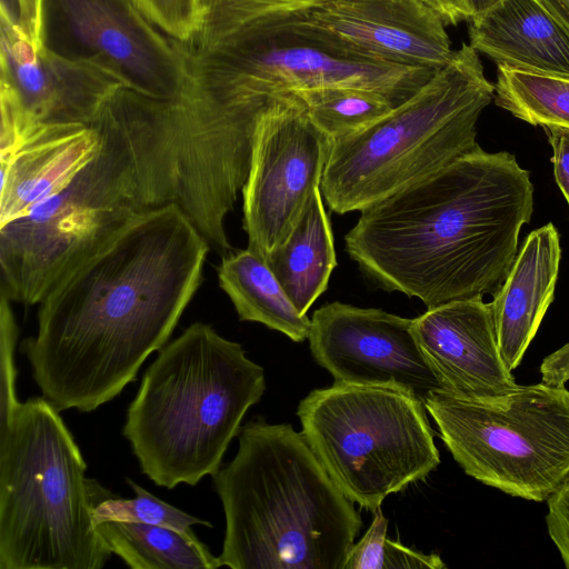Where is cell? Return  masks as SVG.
<instances>
[{
  "instance_id": "obj_1",
  "label": "cell",
  "mask_w": 569,
  "mask_h": 569,
  "mask_svg": "<svg viewBox=\"0 0 569 569\" xmlns=\"http://www.w3.org/2000/svg\"><path fill=\"white\" fill-rule=\"evenodd\" d=\"M210 247L176 203L149 210L69 269L21 343L59 411L91 412L136 380L197 292Z\"/></svg>"
},
{
  "instance_id": "obj_2",
  "label": "cell",
  "mask_w": 569,
  "mask_h": 569,
  "mask_svg": "<svg viewBox=\"0 0 569 569\" xmlns=\"http://www.w3.org/2000/svg\"><path fill=\"white\" fill-rule=\"evenodd\" d=\"M533 212L529 171L479 146L360 211L346 250L362 274L427 309L493 296Z\"/></svg>"
},
{
  "instance_id": "obj_3",
  "label": "cell",
  "mask_w": 569,
  "mask_h": 569,
  "mask_svg": "<svg viewBox=\"0 0 569 569\" xmlns=\"http://www.w3.org/2000/svg\"><path fill=\"white\" fill-rule=\"evenodd\" d=\"M94 158L58 194L0 226V293L39 303L76 263L140 214L180 206L187 173V120L179 99L120 86L90 124Z\"/></svg>"
},
{
  "instance_id": "obj_4",
  "label": "cell",
  "mask_w": 569,
  "mask_h": 569,
  "mask_svg": "<svg viewBox=\"0 0 569 569\" xmlns=\"http://www.w3.org/2000/svg\"><path fill=\"white\" fill-rule=\"evenodd\" d=\"M212 476L231 569H345L362 526L353 502L291 425L250 420Z\"/></svg>"
},
{
  "instance_id": "obj_5",
  "label": "cell",
  "mask_w": 569,
  "mask_h": 569,
  "mask_svg": "<svg viewBox=\"0 0 569 569\" xmlns=\"http://www.w3.org/2000/svg\"><path fill=\"white\" fill-rule=\"evenodd\" d=\"M264 390L263 368L240 343L194 322L146 370L122 433L157 486H196L219 471L246 412Z\"/></svg>"
},
{
  "instance_id": "obj_6",
  "label": "cell",
  "mask_w": 569,
  "mask_h": 569,
  "mask_svg": "<svg viewBox=\"0 0 569 569\" xmlns=\"http://www.w3.org/2000/svg\"><path fill=\"white\" fill-rule=\"evenodd\" d=\"M87 465L59 410L21 402L0 428V569H101Z\"/></svg>"
},
{
  "instance_id": "obj_7",
  "label": "cell",
  "mask_w": 569,
  "mask_h": 569,
  "mask_svg": "<svg viewBox=\"0 0 569 569\" xmlns=\"http://www.w3.org/2000/svg\"><path fill=\"white\" fill-rule=\"evenodd\" d=\"M495 86L463 43L407 101L366 130L333 141L320 183L331 211H361L472 151Z\"/></svg>"
},
{
  "instance_id": "obj_8",
  "label": "cell",
  "mask_w": 569,
  "mask_h": 569,
  "mask_svg": "<svg viewBox=\"0 0 569 569\" xmlns=\"http://www.w3.org/2000/svg\"><path fill=\"white\" fill-rule=\"evenodd\" d=\"M461 469L511 497L542 502L569 477V390L539 382L425 401Z\"/></svg>"
},
{
  "instance_id": "obj_9",
  "label": "cell",
  "mask_w": 569,
  "mask_h": 569,
  "mask_svg": "<svg viewBox=\"0 0 569 569\" xmlns=\"http://www.w3.org/2000/svg\"><path fill=\"white\" fill-rule=\"evenodd\" d=\"M297 416L337 487L372 512L440 462L425 403L399 390L335 382L305 397Z\"/></svg>"
},
{
  "instance_id": "obj_10",
  "label": "cell",
  "mask_w": 569,
  "mask_h": 569,
  "mask_svg": "<svg viewBox=\"0 0 569 569\" xmlns=\"http://www.w3.org/2000/svg\"><path fill=\"white\" fill-rule=\"evenodd\" d=\"M188 50L198 77L239 101L350 87L381 93L398 107L436 72L353 52L310 24L303 12L261 20Z\"/></svg>"
},
{
  "instance_id": "obj_11",
  "label": "cell",
  "mask_w": 569,
  "mask_h": 569,
  "mask_svg": "<svg viewBox=\"0 0 569 569\" xmlns=\"http://www.w3.org/2000/svg\"><path fill=\"white\" fill-rule=\"evenodd\" d=\"M39 47L153 98L176 97L187 77L186 43L161 33L131 0H41Z\"/></svg>"
},
{
  "instance_id": "obj_12",
  "label": "cell",
  "mask_w": 569,
  "mask_h": 569,
  "mask_svg": "<svg viewBox=\"0 0 569 569\" xmlns=\"http://www.w3.org/2000/svg\"><path fill=\"white\" fill-rule=\"evenodd\" d=\"M332 142L295 93L277 97L263 111L241 191L249 249L266 259L286 240L320 188Z\"/></svg>"
},
{
  "instance_id": "obj_13",
  "label": "cell",
  "mask_w": 569,
  "mask_h": 569,
  "mask_svg": "<svg viewBox=\"0 0 569 569\" xmlns=\"http://www.w3.org/2000/svg\"><path fill=\"white\" fill-rule=\"evenodd\" d=\"M412 321L381 309L330 302L313 312L310 350L336 383L395 389L425 403L443 388L419 347Z\"/></svg>"
},
{
  "instance_id": "obj_14",
  "label": "cell",
  "mask_w": 569,
  "mask_h": 569,
  "mask_svg": "<svg viewBox=\"0 0 569 569\" xmlns=\"http://www.w3.org/2000/svg\"><path fill=\"white\" fill-rule=\"evenodd\" d=\"M1 21V110L26 137L46 124H90L120 84L93 67L58 57Z\"/></svg>"
},
{
  "instance_id": "obj_15",
  "label": "cell",
  "mask_w": 569,
  "mask_h": 569,
  "mask_svg": "<svg viewBox=\"0 0 569 569\" xmlns=\"http://www.w3.org/2000/svg\"><path fill=\"white\" fill-rule=\"evenodd\" d=\"M303 17L340 46L387 63L437 71L453 54L446 23L419 0H325Z\"/></svg>"
},
{
  "instance_id": "obj_16",
  "label": "cell",
  "mask_w": 569,
  "mask_h": 569,
  "mask_svg": "<svg viewBox=\"0 0 569 569\" xmlns=\"http://www.w3.org/2000/svg\"><path fill=\"white\" fill-rule=\"evenodd\" d=\"M412 329L445 391L482 397L517 385L500 351L491 302L481 297L428 308Z\"/></svg>"
},
{
  "instance_id": "obj_17",
  "label": "cell",
  "mask_w": 569,
  "mask_h": 569,
  "mask_svg": "<svg viewBox=\"0 0 569 569\" xmlns=\"http://www.w3.org/2000/svg\"><path fill=\"white\" fill-rule=\"evenodd\" d=\"M96 130L82 123L47 124L0 157V226L58 194L94 158Z\"/></svg>"
},
{
  "instance_id": "obj_18",
  "label": "cell",
  "mask_w": 569,
  "mask_h": 569,
  "mask_svg": "<svg viewBox=\"0 0 569 569\" xmlns=\"http://www.w3.org/2000/svg\"><path fill=\"white\" fill-rule=\"evenodd\" d=\"M560 259L559 233L549 222L528 234L507 279L492 296L498 342L511 371L520 365L553 300Z\"/></svg>"
},
{
  "instance_id": "obj_19",
  "label": "cell",
  "mask_w": 569,
  "mask_h": 569,
  "mask_svg": "<svg viewBox=\"0 0 569 569\" xmlns=\"http://www.w3.org/2000/svg\"><path fill=\"white\" fill-rule=\"evenodd\" d=\"M470 46L498 66L569 77V28L539 0H502L470 20Z\"/></svg>"
},
{
  "instance_id": "obj_20",
  "label": "cell",
  "mask_w": 569,
  "mask_h": 569,
  "mask_svg": "<svg viewBox=\"0 0 569 569\" xmlns=\"http://www.w3.org/2000/svg\"><path fill=\"white\" fill-rule=\"evenodd\" d=\"M266 261L301 315L328 287L337 264L333 236L320 188L308 201L286 240Z\"/></svg>"
},
{
  "instance_id": "obj_21",
  "label": "cell",
  "mask_w": 569,
  "mask_h": 569,
  "mask_svg": "<svg viewBox=\"0 0 569 569\" xmlns=\"http://www.w3.org/2000/svg\"><path fill=\"white\" fill-rule=\"evenodd\" d=\"M217 273L240 320L262 323L295 342L308 339L311 319L297 310L259 253L249 248L231 251L222 257Z\"/></svg>"
},
{
  "instance_id": "obj_22",
  "label": "cell",
  "mask_w": 569,
  "mask_h": 569,
  "mask_svg": "<svg viewBox=\"0 0 569 569\" xmlns=\"http://www.w3.org/2000/svg\"><path fill=\"white\" fill-rule=\"evenodd\" d=\"M112 553L133 569H216L222 567L196 533L138 522L96 526Z\"/></svg>"
},
{
  "instance_id": "obj_23",
  "label": "cell",
  "mask_w": 569,
  "mask_h": 569,
  "mask_svg": "<svg viewBox=\"0 0 569 569\" xmlns=\"http://www.w3.org/2000/svg\"><path fill=\"white\" fill-rule=\"evenodd\" d=\"M495 102L532 126L569 128V77L498 66Z\"/></svg>"
},
{
  "instance_id": "obj_24",
  "label": "cell",
  "mask_w": 569,
  "mask_h": 569,
  "mask_svg": "<svg viewBox=\"0 0 569 569\" xmlns=\"http://www.w3.org/2000/svg\"><path fill=\"white\" fill-rule=\"evenodd\" d=\"M297 96L312 122L332 141L366 130L397 108L386 96L360 88L328 87Z\"/></svg>"
},
{
  "instance_id": "obj_25",
  "label": "cell",
  "mask_w": 569,
  "mask_h": 569,
  "mask_svg": "<svg viewBox=\"0 0 569 569\" xmlns=\"http://www.w3.org/2000/svg\"><path fill=\"white\" fill-rule=\"evenodd\" d=\"M136 492L134 498H121L101 486L96 479H89V495L93 525L104 521L138 522L173 528L194 533L191 527L201 525L212 528L211 522L193 517L148 492L144 488L128 479Z\"/></svg>"
},
{
  "instance_id": "obj_26",
  "label": "cell",
  "mask_w": 569,
  "mask_h": 569,
  "mask_svg": "<svg viewBox=\"0 0 569 569\" xmlns=\"http://www.w3.org/2000/svg\"><path fill=\"white\" fill-rule=\"evenodd\" d=\"M200 29L191 47H204L251 23L311 10L325 0H198Z\"/></svg>"
},
{
  "instance_id": "obj_27",
  "label": "cell",
  "mask_w": 569,
  "mask_h": 569,
  "mask_svg": "<svg viewBox=\"0 0 569 569\" xmlns=\"http://www.w3.org/2000/svg\"><path fill=\"white\" fill-rule=\"evenodd\" d=\"M388 519L380 508L359 542L353 543L345 569H443L439 556L412 550L387 537Z\"/></svg>"
},
{
  "instance_id": "obj_28",
  "label": "cell",
  "mask_w": 569,
  "mask_h": 569,
  "mask_svg": "<svg viewBox=\"0 0 569 569\" xmlns=\"http://www.w3.org/2000/svg\"><path fill=\"white\" fill-rule=\"evenodd\" d=\"M167 37L191 44L200 29L198 0H131Z\"/></svg>"
},
{
  "instance_id": "obj_29",
  "label": "cell",
  "mask_w": 569,
  "mask_h": 569,
  "mask_svg": "<svg viewBox=\"0 0 569 569\" xmlns=\"http://www.w3.org/2000/svg\"><path fill=\"white\" fill-rule=\"evenodd\" d=\"M10 302L0 293V428L9 423L21 403L17 397L18 371L14 363L19 329Z\"/></svg>"
},
{
  "instance_id": "obj_30",
  "label": "cell",
  "mask_w": 569,
  "mask_h": 569,
  "mask_svg": "<svg viewBox=\"0 0 569 569\" xmlns=\"http://www.w3.org/2000/svg\"><path fill=\"white\" fill-rule=\"evenodd\" d=\"M546 525L550 539L569 569V477L546 500Z\"/></svg>"
},
{
  "instance_id": "obj_31",
  "label": "cell",
  "mask_w": 569,
  "mask_h": 569,
  "mask_svg": "<svg viewBox=\"0 0 569 569\" xmlns=\"http://www.w3.org/2000/svg\"><path fill=\"white\" fill-rule=\"evenodd\" d=\"M1 18L39 46L41 0H0Z\"/></svg>"
},
{
  "instance_id": "obj_32",
  "label": "cell",
  "mask_w": 569,
  "mask_h": 569,
  "mask_svg": "<svg viewBox=\"0 0 569 569\" xmlns=\"http://www.w3.org/2000/svg\"><path fill=\"white\" fill-rule=\"evenodd\" d=\"M552 148L553 172L558 187L569 206V128L542 127Z\"/></svg>"
},
{
  "instance_id": "obj_33",
  "label": "cell",
  "mask_w": 569,
  "mask_h": 569,
  "mask_svg": "<svg viewBox=\"0 0 569 569\" xmlns=\"http://www.w3.org/2000/svg\"><path fill=\"white\" fill-rule=\"evenodd\" d=\"M540 372L541 381L565 386L569 380V342L543 359Z\"/></svg>"
},
{
  "instance_id": "obj_34",
  "label": "cell",
  "mask_w": 569,
  "mask_h": 569,
  "mask_svg": "<svg viewBox=\"0 0 569 569\" xmlns=\"http://www.w3.org/2000/svg\"><path fill=\"white\" fill-rule=\"evenodd\" d=\"M422 4L436 12L448 24H457L467 20L463 0H419Z\"/></svg>"
},
{
  "instance_id": "obj_35",
  "label": "cell",
  "mask_w": 569,
  "mask_h": 569,
  "mask_svg": "<svg viewBox=\"0 0 569 569\" xmlns=\"http://www.w3.org/2000/svg\"><path fill=\"white\" fill-rule=\"evenodd\" d=\"M500 1L502 0H463L467 20H472L482 16Z\"/></svg>"
},
{
  "instance_id": "obj_36",
  "label": "cell",
  "mask_w": 569,
  "mask_h": 569,
  "mask_svg": "<svg viewBox=\"0 0 569 569\" xmlns=\"http://www.w3.org/2000/svg\"><path fill=\"white\" fill-rule=\"evenodd\" d=\"M553 16L569 28V0H539Z\"/></svg>"
}]
</instances>
